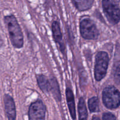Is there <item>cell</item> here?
<instances>
[{"instance_id": "1", "label": "cell", "mask_w": 120, "mask_h": 120, "mask_svg": "<svg viewBox=\"0 0 120 120\" xmlns=\"http://www.w3.org/2000/svg\"><path fill=\"white\" fill-rule=\"evenodd\" d=\"M4 22L8 29L11 42L15 48H21L23 45V36L20 26L14 15L5 16Z\"/></svg>"}, {"instance_id": "2", "label": "cell", "mask_w": 120, "mask_h": 120, "mask_svg": "<svg viewBox=\"0 0 120 120\" xmlns=\"http://www.w3.org/2000/svg\"><path fill=\"white\" fill-rule=\"evenodd\" d=\"M103 101L109 109H117L120 105V93L114 86L105 87L103 91Z\"/></svg>"}, {"instance_id": "3", "label": "cell", "mask_w": 120, "mask_h": 120, "mask_svg": "<svg viewBox=\"0 0 120 120\" xmlns=\"http://www.w3.org/2000/svg\"><path fill=\"white\" fill-rule=\"evenodd\" d=\"M109 58L105 52H99L96 56L94 76L97 81H100L105 76L109 66Z\"/></svg>"}, {"instance_id": "4", "label": "cell", "mask_w": 120, "mask_h": 120, "mask_svg": "<svg viewBox=\"0 0 120 120\" xmlns=\"http://www.w3.org/2000/svg\"><path fill=\"white\" fill-rule=\"evenodd\" d=\"M103 11L109 22L116 24L120 20V9L113 0H103Z\"/></svg>"}, {"instance_id": "5", "label": "cell", "mask_w": 120, "mask_h": 120, "mask_svg": "<svg viewBox=\"0 0 120 120\" xmlns=\"http://www.w3.org/2000/svg\"><path fill=\"white\" fill-rule=\"evenodd\" d=\"M80 30L82 37L86 39L95 40L98 38V30L94 22L90 19L85 18L81 21Z\"/></svg>"}, {"instance_id": "6", "label": "cell", "mask_w": 120, "mask_h": 120, "mask_svg": "<svg viewBox=\"0 0 120 120\" xmlns=\"http://www.w3.org/2000/svg\"><path fill=\"white\" fill-rule=\"evenodd\" d=\"M46 107L40 100L32 103L29 109V120H45Z\"/></svg>"}, {"instance_id": "7", "label": "cell", "mask_w": 120, "mask_h": 120, "mask_svg": "<svg viewBox=\"0 0 120 120\" xmlns=\"http://www.w3.org/2000/svg\"><path fill=\"white\" fill-rule=\"evenodd\" d=\"M4 101L6 115L8 120H15L16 118V110L13 98L9 94H5Z\"/></svg>"}, {"instance_id": "8", "label": "cell", "mask_w": 120, "mask_h": 120, "mask_svg": "<svg viewBox=\"0 0 120 120\" xmlns=\"http://www.w3.org/2000/svg\"><path fill=\"white\" fill-rule=\"evenodd\" d=\"M52 29L53 36L55 42L58 43L59 45L60 46L61 50L63 51L64 49V45L63 42L62 34L60 30L59 23L57 21H54L52 25Z\"/></svg>"}, {"instance_id": "9", "label": "cell", "mask_w": 120, "mask_h": 120, "mask_svg": "<svg viewBox=\"0 0 120 120\" xmlns=\"http://www.w3.org/2000/svg\"><path fill=\"white\" fill-rule=\"evenodd\" d=\"M66 99L68 102V105L69 107V111L73 120L76 119V110H75V97L71 90L69 88H67L66 91Z\"/></svg>"}, {"instance_id": "10", "label": "cell", "mask_w": 120, "mask_h": 120, "mask_svg": "<svg viewBox=\"0 0 120 120\" xmlns=\"http://www.w3.org/2000/svg\"><path fill=\"white\" fill-rule=\"evenodd\" d=\"M38 84L41 90L45 93H48L50 91V82L47 77L43 75H38L36 76Z\"/></svg>"}, {"instance_id": "11", "label": "cell", "mask_w": 120, "mask_h": 120, "mask_svg": "<svg viewBox=\"0 0 120 120\" xmlns=\"http://www.w3.org/2000/svg\"><path fill=\"white\" fill-rule=\"evenodd\" d=\"M74 5L79 11H86L93 5L94 0H71Z\"/></svg>"}, {"instance_id": "12", "label": "cell", "mask_w": 120, "mask_h": 120, "mask_svg": "<svg viewBox=\"0 0 120 120\" xmlns=\"http://www.w3.org/2000/svg\"><path fill=\"white\" fill-rule=\"evenodd\" d=\"M50 91L54 97L57 101L61 100V94L60 91L58 83L55 78H52L50 80Z\"/></svg>"}, {"instance_id": "13", "label": "cell", "mask_w": 120, "mask_h": 120, "mask_svg": "<svg viewBox=\"0 0 120 120\" xmlns=\"http://www.w3.org/2000/svg\"><path fill=\"white\" fill-rule=\"evenodd\" d=\"M78 111L79 120H87V110L86 106L85 101L83 97H81L79 101Z\"/></svg>"}, {"instance_id": "14", "label": "cell", "mask_w": 120, "mask_h": 120, "mask_svg": "<svg viewBox=\"0 0 120 120\" xmlns=\"http://www.w3.org/2000/svg\"><path fill=\"white\" fill-rule=\"evenodd\" d=\"M89 110L91 112H96L99 111V100L97 97L90 98L88 102Z\"/></svg>"}, {"instance_id": "15", "label": "cell", "mask_w": 120, "mask_h": 120, "mask_svg": "<svg viewBox=\"0 0 120 120\" xmlns=\"http://www.w3.org/2000/svg\"><path fill=\"white\" fill-rule=\"evenodd\" d=\"M115 80L118 84H120V64L116 69L114 73Z\"/></svg>"}, {"instance_id": "16", "label": "cell", "mask_w": 120, "mask_h": 120, "mask_svg": "<svg viewBox=\"0 0 120 120\" xmlns=\"http://www.w3.org/2000/svg\"><path fill=\"white\" fill-rule=\"evenodd\" d=\"M103 120H117V119L112 114L107 112V113H104L103 114Z\"/></svg>"}, {"instance_id": "17", "label": "cell", "mask_w": 120, "mask_h": 120, "mask_svg": "<svg viewBox=\"0 0 120 120\" xmlns=\"http://www.w3.org/2000/svg\"><path fill=\"white\" fill-rule=\"evenodd\" d=\"M92 120H100V119L98 117H97V116H94V117H93Z\"/></svg>"}, {"instance_id": "18", "label": "cell", "mask_w": 120, "mask_h": 120, "mask_svg": "<svg viewBox=\"0 0 120 120\" xmlns=\"http://www.w3.org/2000/svg\"><path fill=\"white\" fill-rule=\"evenodd\" d=\"M2 43H3V42H2V39H1V36H0V47L2 46Z\"/></svg>"}, {"instance_id": "19", "label": "cell", "mask_w": 120, "mask_h": 120, "mask_svg": "<svg viewBox=\"0 0 120 120\" xmlns=\"http://www.w3.org/2000/svg\"><path fill=\"white\" fill-rule=\"evenodd\" d=\"M113 1H114V2H120V0H113Z\"/></svg>"}]
</instances>
